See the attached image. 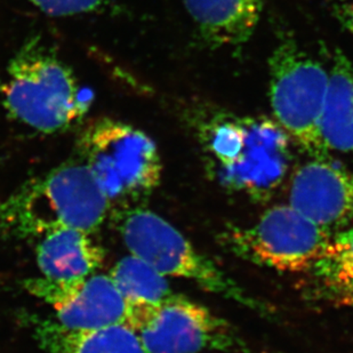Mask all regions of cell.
<instances>
[{"mask_svg": "<svg viewBox=\"0 0 353 353\" xmlns=\"http://www.w3.org/2000/svg\"><path fill=\"white\" fill-rule=\"evenodd\" d=\"M109 206L83 161L64 163L0 201V234L41 238L64 228L92 234L103 222Z\"/></svg>", "mask_w": 353, "mask_h": 353, "instance_id": "cell-1", "label": "cell"}, {"mask_svg": "<svg viewBox=\"0 0 353 353\" xmlns=\"http://www.w3.org/2000/svg\"><path fill=\"white\" fill-rule=\"evenodd\" d=\"M1 94L10 117L40 133L68 130L90 109L74 71L37 39L10 60Z\"/></svg>", "mask_w": 353, "mask_h": 353, "instance_id": "cell-2", "label": "cell"}, {"mask_svg": "<svg viewBox=\"0 0 353 353\" xmlns=\"http://www.w3.org/2000/svg\"><path fill=\"white\" fill-rule=\"evenodd\" d=\"M81 161L109 201L142 196L158 187L163 165L149 135L119 120L102 118L80 134Z\"/></svg>", "mask_w": 353, "mask_h": 353, "instance_id": "cell-3", "label": "cell"}, {"mask_svg": "<svg viewBox=\"0 0 353 353\" xmlns=\"http://www.w3.org/2000/svg\"><path fill=\"white\" fill-rule=\"evenodd\" d=\"M269 71L276 123L314 159H327L330 151L323 144L320 126L328 71L290 40L274 48Z\"/></svg>", "mask_w": 353, "mask_h": 353, "instance_id": "cell-4", "label": "cell"}, {"mask_svg": "<svg viewBox=\"0 0 353 353\" xmlns=\"http://www.w3.org/2000/svg\"><path fill=\"white\" fill-rule=\"evenodd\" d=\"M120 234L130 255L147 262L163 276L190 280L207 292L256 307L243 288L158 214L130 210L123 217Z\"/></svg>", "mask_w": 353, "mask_h": 353, "instance_id": "cell-5", "label": "cell"}, {"mask_svg": "<svg viewBox=\"0 0 353 353\" xmlns=\"http://www.w3.org/2000/svg\"><path fill=\"white\" fill-rule=\"evenodd\" d=\"M128 326L139 334L148 353L225 351L238 345L225 320L174 294L157 305L130 309Z\"/></svg>", "mask_w": 353, "mask_h": 353, "instance_id": "cell-6", "label": "cell"}, {"mask_svg": "<svg viewBox=\"0 0 353 353\" xmlns=\"http://www.w3.org/2000/svg\"><path fill=\"white\" fill-rule=\"evenodd\" d=\"M332 234L288 205L267 210L256 223L234 230V252L254 263L283 272H307Z\"/></svg>", "mask_w": 353, "mask_h": 353, "instance_id": "cell-7", "label": "cell"}, {"mask_svg": "<svg viewBox=\"0 0 353 353\" xmlns=\"http://www.w3.org/2000/svg\"><path fill=\"white\" fill-rule=\"evenodd\" d=\"M29 293L53 307L57 323L70 330H93L128 325L130 304L109 274H94L74 281H53L43 276L24 283Z\"/></svg>", "mask_w": 353, "mask_h": 353, "instance_id": "cell-8", "label": "cell"}, {"mask_svg": "<svg viewBox=\"0 0 353 353\" xmlns=\"http://www.w3.org/2000/svg\"><path fill=\"white\" fill-rule=\"evenodd\" d=\"M290 205L332 234L353 221V173L314 159L300 167L290 185Z\"/></svg>", "mask_w": 353, "mask_h": 353, "instance_id": "cell-9", "label": "cell"}, {"mask_svg": "<svg viewBox=\"0 0 353 353\" xmlns=\"http://www.w3.org/2000/svg\"><path fill=\"white\" fill-rule=\"evenodd\" d=\"M104 252L90 232L64 228L40 238L37 264L43 278L74 281L92 276L102 265Z\"/></svg>", "mask_w": 353, "mask_h": 353, "instance_id": "cell-10", "label": "cell"}, {"mask_svg": "<svg viewBox=\"0 0 353 353\" xmlns=\"http://www.w3.org/2000/svg\"><path fill=\"white\" fill-rule=\"evenodd\" d=\"M188 13L206 43L238 46L253 36L263 0H184Z\"/></svg>", "mask_w": 353, "mask_h": 353, "instance_id": "cell-11", "label": "cell"}, {"mask_svg": "<svg viewBox=\"0 0 353 353\" xmlns=\"http://www.w3.org/2000/svg\"><path fill=\"white\" fill-rule=\"evenodd\" d=\"M43 353H148L139 334L125 323L93 330H70L52 321L36 325Z\"/></svg>", "mask_w": 353, "mask_h": 353, "instance_id": "cell-12", "label": "cell"}, {"mask_svg": "<svg viewBox=\"0 0 353 353\" xmlns=\"http://www.w3.org/2000/svg\"><path fill=\"white\" fill-rule=\"evenodd\" d=\"M320 130L327 150L353 154V59L342 52L332 55Z\"/></svg>", "mask_w": 353, "mask_h": 353, "instance_id": "cell-13", "label": "cell"}, {"mask_svg": "<svg viewBox=\"0 0 353 353\" xmlns=\"http://www.w3.org/2000/svg\"><path fill=\"white\" fill-rule=\"evenodd\" d=\"M307 272L320 296L339 307H353V228L332 234Z\"/></svg>", "mask_w": 353, "mask_h": 353, "instance_id": "cell-14", "label": "cell"}, {"mask_svg": "<svg viewBox=\"0 0 353 353\" xmlns=\"http://www.w3.org/2000/svg\"><path fill=\"white\" fill-rule=\"evenodd\" d=\"M109 276L130 309L157 305L173 295L166 276L134 255L117 262Z\"/></svg>", "mask_w": 353, "mask_h": 353, "instance_id": "cell-15", "label": "cell"}, {"mask_svg": "<svg viewBox=\"0 0 353 353\" xmlns=\"http://www.w3.org/2000/svg\"><path fill=\"white\" fill-rule=\"evenodd\" d=\"M34 6L50 17H74L97 13L103 8L105 0H30Z\"/></svg>", "mask_w": 353, "mask_h": 353, "instance_id": "cell-16", "label": "cell"}, {"mask_svg": "<svg viewBox=\"0 0 353 353\" xmlns=\"http://www.w3.org/2000/svg\"><path fill=\"white\" fill-rule=\"evenodd\" d=\"M337 20L353 37V0H332Z\"/></svg>", "mask_w": 353, "mask_h": 353, "instance_id": "cell-17", "label": "cell"}]
</instances>
